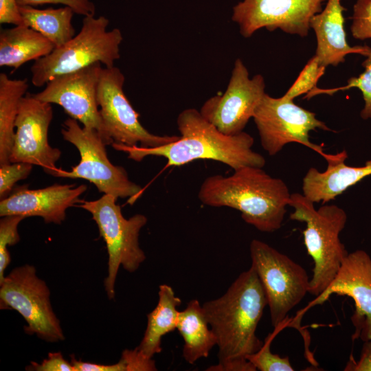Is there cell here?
<instances>
[{
    "mask_svg": "<svg viewBox=\"0 0 371 371\" xmlns=\"http://www.w3.org/2000/svg\"><path fill=\"white\" fill-rule=\"evenodd\" d=\"M125 77L115 67L102 68L97 102L105 129L114 142L130 146L154 148L177 141L178 135H157L146 130L139 121V113L127 99L123 87Z\"/></svg>",
    "mask_w": 371,
    "mask_h": 371,
    "instance_id": "obj_11",
    "label": "cell"
},
{
    "mask_svg": "<svg viewBox=\"0 0 371 371\" xmlns=\"http://www.w3.org/2000/svg\"><path fill=\"white\" fill-rule=\"evenodd\" d=\"M267 305L265 290L251 267L223 295L202 305L216 337L218 363L247 359L261 348L264 343L256 332Z\"/></svg>",
    "mask_w": 371,
    "mask_h": 371,
    "instance_id": "obj_3",
    "label": "cell"
},
{
    "mask_svg": "<svg viewBox=\"0 0 371 371\" xmlns=\"http://www.w3.org/2000/svg\"><path fill=\"white\" fill-rule=\"evenodd\" d=\"M49 290L36 275L34 266L25 265L14 269L0 283L1 309L19 313L27 326L26 333L35 334L49 342L65 339L60 322L53 311Z\"/></svg>",
    "mask_w": 371,
    "mask_h": 371,
    "instance_id": "obj_10",
    "label": "cell"
},
{
    "mask_svg": "<svg viewBox=\"0 0 371 371\" xmlns=\"http://www.w3.org/2000/svg\"><path fill=\"white\" fill-rule=\"evenodd\" d=\"M96 63L76 71L58 76L41 92L33 94L38 100L60 105L84 127L98 131L106 145L114 142L109 136L100 116L97 91L101 70Z\"/></svg>",
    "mask_w": 371,
    "mask_h": 371,
    "instance_id": "obj_13",
    "label": "cell"
},
{
    "mask_svg": "<svg viewBox=\"0 0 371 371\" xmlns=\"http://www.w3.org/2000/svg\"><path fill=\"white\" fill-rule=\"evenodd\" d=\"M344 10L340 0H328L324 10L311 19L310 27L317 38L315 55L325 67L344 63L349 54L366 57L371 54V48L367 45L350 47L348 44L344 27Z\"/></svg>",
    "mask_w": 371,
    "mask_h": 371,
    "instance_id": "obj_18",
    "label": "cell"
},
{
    "mask_svg": "<svg viewBox=\"0 0 371 371\" xmlns=\"http://www.w3.org/2000/svg\"><path fill=\"white\" fill-rule=\"evenodd\" d=\"M344 370L371 371V341H364L359 359L355 361L350 357Z\"/></svg>",
    "mask_w": 371,
    "mask_h": 371,
    "instance_id": "obj_36",
    "label": "cell"
},
{
    "mask_svg": "<svg viewBox=\"0 0 371 371\" xmlns=\"http://www.w3.org/2000/svg\"><path fill=\"white\" fill-rule=\"evenodd\" d=\"M71 363L74 371H126L124 361L120 360L113 365H103L77 360L71 357Z\"/></svg>",
    "mask_w": 371,
    "mask_h": 371,
    "instance_id": "obj_35",
    "label": "cell"
},
{
    "mask_svg": "<svg viewBox=\"0 0 371 371\" xmlns=\"http://www.w3.org/2000/svg\"><path fill=\"white\" fill-rule=\"evenodd\" d=\"M333 294L347 295L355 302L352 340L371 341V258L365 251L348 253L332 282L308 307L322 304Z\"/></svg>",
    "mask_w": 371,
    "mask_h": 371,
    "instance_id": "obj_16",
    "label": "cell"
},
{
    "mask_svg": "<svg viewBox=\"0 0 371 371\" xmlns=\"http://www.w3.org/2000/svg\"><path fill=\"white\" fill-rule=\"evenodd\" d=\"M23 25L41 34L53 43L55 48L60 47L75 36L71 19L74 10L64 6L59 8L37 9L32 6H19Z\"/></svg>",
    "mask_w": 371,
    "mask_h": 371,
    "instance_id": "obj_24",
    "label": "cell"
},
{
    "mask_svg": "<svg viewBox=\"0 0 371 371\" xmlns=\"http://www.w3.org/2000/svg\"><path fill=\"white\" fill-rule=\"evenodd\" d=\"M290 196L282 179L255 166L242 167L228 177L210 176L203 181L198 193L203 204L237 210L247 223L263 232L281 227Z\"/></svg>",
    "mask_w": 371,
    "mask_h": 371,
    "instance_id": "obj_2",
    "label": "cell"
},
{
    "mask_svg": "<svg viewBox=\"0 0 371 371\" xmlns=\"http://www.w3.org/2000/svg\"><path fill=\"white\" fill-rule=\"evenodd\" d=\"M117 199L104 194L94 201H81L78 207L88 211L96 223L108 253V273L104 280L109 299L115 296V282L120 266L128 272L135 271L146 260L139 245V235L147 218L137 214L129 218L123 216Z\"/></svg>",
    "mask_w": 371,
    "mask_h": 371,
    "instance_id": "obj_6",
    "label": "cell"
},
{
    "mask_svg": "<svg viewBox=\"0 0 371 371\" xmlns=\"http://www.w3.org/2000/svg\"><path fill=\"white\" fill-rule=\"evenodd\" d=\"M28 87L27 78L11 79L0 74V166L10 163L19 105Z\"/></svg>",
    "mask_w": 371,
    "mask_h": 371,
    "instance_id": "obj_23",
    "label": "cell"
},
{
    "mask_svg": "<svg viewBox=\"0 0 371 371\" xmlns=\"http://www.w3.org/2000/svg\"><path fill=\"white\" fill-rule=\"evenodd\" d=\"M350 30L354 38H371V0H357L353 7Z\"/></svg>",
    "mask_w": 371,
    "mask_h": 371,
    "instance_id": "obj_30",
    "label": "cell"
},
{
    "mask_svg": "<svg viewBox=\"0 0 371 371\" xmlns=\"http://www.w3.org/2000/svg\"><path fill=\"white\" fill-rule=\"evenodd\" d=\"M275 334L269 335L261 348L247 359L260 371H293L288 357H282L271 351L270 345Z\"/></svg>",
    "mask_w": 371,
    "mask_h": 371,
    "instance_id": "obj_28",
    "label": "cell"
},
{
    "mask_svg": "<svg viewBox=\"0 0 371 371\" xmlns=\"http://www.w3.org/2000/svg\"><path fill=\"white\" fill-rule=\"evenodd\" d=\"M27 370L35 371H74L71 363L66 361L61 352H50L41 363L32 361Z\"/></svg>",
    "mask_w": 371,
    "mask_h": 371,
    "instance_id": "obj_32",
    "label": "cell"
},
{
    "mask_svg": "<svg viewBox=\"0 0 371 371\" xmlns=\"http://www.w3.org/2000/svg\"><path fill=\"white\" fill-rule=\"evenodd\" d=\"M121 359L126 365V371L157 370L155 361L145 357L136 348L123 351Z\"/></svg>",
    "mask_w": 371,
    "mask_h": 371,
    "instance_id": "obj_33",
    "label": "cell"
},
{
    "mask_svg": "<svg viewBox=\"0 0 371 371\" xmlns=\"http://www.w3.org/2000/svg\"><path fill=\"white\" fill-rule=\"evenodd\" d=\"M289 205L294 209L290 218L306 223L304 242L314 264L308 293L317 297L332 282L348 254L339 238L347 214L336 205H323L317 210L313 201L300 193L291 194Z\"/></svg>",
    "mask_w": 371,
    "mask_h": 371,
    "instance_id": "obj_4",
    "label": "cell"
},
{
    "mask_svg": "<svg viewBox=\"0 0 371 371\" xmlns=\"http://www.w3.org/2000/svg\"><path fill=\"white\" fill-rule=\"evenodd\" d=\"M52 119L50 103L41 101L30 93L21 99L10 163L39 166L48 175L53 174L57 169L56 164L61 151L51 146L48 142V130Z\"/></svg>",
    "mask_w": 371,
    "mask_h": 371,
    "instance_id": "obj_15",
    "label": "cell"
},
{
    "mask_svg": "<svg viewBox=\"0 0 371 371\" xmlns=\"http://www.w3.org/2000/svg\"><path fill=\"white\" fill-rule=\"evenodd\" d=\"M0 23L23 25L16 0H0Z\"/></svg>",
    "mask_w": 371,
    "mask_h": 371,
    "instance_id": "obj_34",
    "label": "cell"
},
{
    "mask_svg": "<svg viewBox=\"0 0 371 371\" xmlns=\"http://www.w3.org/2000/svg\"><path fill=\"white\" fill-rule=\"evenodd\" d=\"M347 157L346 150L337 153L335 157L327 161L328 166L324 172L315 168H309L302 180V194L314 203L325 204L371 175V159L363 166L355 167L344 163Z\"/></svg>",
    "mask_w": 371,
    "mask_h": 371,
    "instance_id": "obj_19",
    "label": "cell"
},
{
    "mask_svg": "<svg viewBox=\"0 0 371 371\" xmlns=\"http://www.w3.org/2000/svg\"><path fill=\"white\" fill-rule=\"evenodd\" d=\"M326 67L314 55L301 71L294 83L282 96L289 100H293L302 94H306L316 87L319 79L324 74Z\"/></svg>",
    "mask_w": 371,
    "mask_h": 371,
    "instance_id": "obj_26",
    "label": "cell"
},
{
    "mask_svg": "<svg viewBox=\"0 0 371 371\" xmlns=\"http://www.w3.org/2000/svg\"><path fill=\"white\" fill-rule=\"evenodd\" d=\"M32 164L15 162L0 166V199L7 197L16 183L26 179L32 170Z\"/></svg>",
    "mask_w": 371,
    "mask_h": 371,
    "instance_id": "obj_29",
    "label": "cell"
},
{
    "mask_svg": "<svg viewBox=\"0 0 371 371\" xmlns=\"http://www.w3.org/2000/svg\"><path fill=\"white\" fill-rule=\"evenodd\" d=\"M19 6H36L48 3L63 4L71 8L75 14L91 16L95 15V7L90 0H16Z\"/></svg>",
    "mask_w": 371,
    "mask_h": 371,
    "instance_id": "obj_31",
    "label": "cell"
},
{
    "mask_svg": "<svg viewBox=\"0 0 371 371\" xmlns=\"http://www.w3.org/2000/svg\"><path fill=\"white\" fill-rule=\"evenodd\" d=\"M109 23L104 16H85L78 34L48 55L34 60L30 68L32 85L43 87L58 76L96 63L105 67H113L120 58V45L123 37L117 28L108 30Z\"/></svg>",
    "mask_w": 371,
    "mask_h": 371,
    "instance_id": "obj_5",
    "label": "cell"
},
{
    "mask_svg": "<svg viewBox=\"0 0 371 371\" xmlns=\"http://www.w3.org/2000/svg\"><path fill=\"white\" fill-rule=\"evenodd\" d=\"M54 48L47 38L27 25L3 29L0 33V66L15 71L30 60L48 55Z\"/></svg>",
    "mask_w": 371,
    "mask_h": 371,
    "instance_id": "obj_20",
    "label": "cell"
},
{
    "mask_svg": "<svg viewBox=\"0 0 371 371\" xmlns=\"http://www.w3.org/2000/svg\"><path fill=\"white\" fill-rule=\"evenodd\" d=\"M25 218L19 215L2 216L0 220V283L5 278L4 271L10 262L8 246L20 240L18 225Z\"/></svg>",
    "mask_w": 371,
    "mask_h": 371,
    "instance_id": "obj_27",
    "label": "cell"
},
{
    "mask_svg": "<svg viewBox=\"0 0 371 371\" xmlns=\"http://www.w3.org/2000/svg\"><path fill=\"white\" fill-rule=\"evenodd\" d=\"M158 295L157 305L147 315V327L142 341L136 348L150 359L161 351V337L177 328L180 312L177 307L181 303L172 288L167 284L159 286Z\"/></svg>",
    "mask_w": 371,
    "mask_h": 371,
    "instance_id": "obj_21",
    "label": "cell"
},
{
    "mask_svg": "<svg viewBox=\"0 0 371 371\" xmlns=\"http://www.w3.org/2000/svg\"><path fill=\"white\" fill-rule=\"evenodd\" d=\"M179 138L158 147L130 146L113 142L116 150L128 154V158L141 161L148 156L163 157L167 166H180L197 159H211L225 164L234 170L244 166L263 168L265 157L252 150L253 137L243 131L227 135L206 120L200 111L189 108L177 120Z\"/></svg>",
    "mask_w": 371,
    "mask_h": 371,
    "instance_id": "obj_1",
    "label": "cell"
},
{
    "mask_svg": "<svg viewBox=\"0 0 371 371\" xmlns=\"http://www.w3.org/2000/svg\"><path fill=\"white\" fill-rule=\"evenodd\" d=\"M365 70L357 77L348 79L347 85L336 88L321 89L317 87L307 93L304 98L309 99L319 94L333 95L340 91L348 90L350 88H357L362 93L365 106L361 111V117L363 120L371 119V54L362 63Z\"/></svg>",
    "mask_w": 371,
    "mask_h": 371,
    "instance_id": "obj_25",
    "label": "cell"
},
{
    "mask_svg": "<svg viewBox=\"0 0 371 371\" xmlns=\"http://www.w3.org/2000/svg\"><path fill=\"white\" fill-rule=\"evenodd\" d=\"M210 371H256L255 366L247 359L218 363L206 369Z\"/></svg>",
    "mask_w": 371,
    "mask_h": 371,
    "instance_id": "obj_37",
    "label": "cell"
},
{
    "mask_svg": "<svg viewBox=\"0 0 371 371\" xmlns=\"http://www.w3.org/2000/svg\"><path fill=\"white\" fill-rule=\"evenodd\" d=\"M324 0H243L233 8L232 19L245 38L265 27L304 37L311 18L322 12Z\"/></svg>",
    "mask_w": 371,
    "mask_h": 371,
    "instance_id": "obj_14",
    "label": "cell"
},
{
    "mask_svg": "<svg viewBox=\"0 0 371 371\" xmlns=\"http://www.w3.org/2000/svg\"><path fill=\"white\" fill-rule=\"evenodd\" d=\"M63 139L78 150L79 163L71 171L57 168L52 176L83 179L94 184L100 192L118 198L135 199L142 188L131 181L124 168L113 165L109 159L106 143L98 131L81 127L78 122L67 118L63 124Z\"/></svg>",
    "mask_w": 371,
    "mask_h": 371,
    "instance_id": "obj_7",
    "label": "cell"
},
{
    "mask_svg": "<svg viewBox=\"0 0 371 371\" xmlns=\"http://www.w3.org/2000/svg\"><path fill=\"white\" fill-rule=\"evenodd\" d=\"M87 189L85 184L56 183L36 190L28 189L27 185L17 186L1 200L0 216H40L47 223L60 224L66 210L80 203V196Z\"/></svg>",
    "mask_w": 371,
    "mask_h": 371,
    "instance_id": "obj_17",
    "label": "cell"
},
{
    "mask_svg": "<svg viewBox=\"0 0 371 371\" xmlns=\"http://www.w3.org/2000/svg\"><path fill=\"white\" fill-rule=\"evenodd\" d=\"M265 88L263 76L256 74L249 78L247 67L241 59L237 58L225 93L210 98L199 111L221 133L227 135L239 134L253 118L266 93Z\"/></svg>",
    "mask_w": 371,
    "mask_h": 371,
    "instance_id": "obj_12",
    "label": "cell"
},
{
    "mask_svg": "<svg viewBox=\"0 0 371 371\" xmlns=\"http://www.w3.org/2000/svg\"><path fill=\"white\" fill-rule=\"evenodd\" d=\"M249 249L251 267L265 290L272 326L281 328L291 310L308 293L309 278L301 265L263 241L252 240Z\"/></svg>",
    "mask_w": 371,
    "mask_h": 371,
    "instance_id": "obj_8",
    "label": "cell"
},
{
    "mask_svg": "<svg viewBox=\"0 0 371 371\" xmlns=\"http://www.w3.org/2000/svg\"><path fill=\"white\" fill-rule=\"evenodd\" d=\"M254 121L262 148L271 155L278 153L289 143L302 144L320 154L327 161L337 155L326 154L312 143L309 132L316 128L332 131L315 117V113L295 104L293 100L273 98L265 93L257 106Z\"/></svg>",
    "mask_w": 371,
    "mask_h": 371,
    "instance_id": "obj_9",
    "label": "cell"
},
{
    "mask_svg": "<svg viewBox=\"0 0 371 371\" xmlns=\"http://www.w3.org/2000/svg\"><path fill=\"white\" fill-rule=\"evenodd\" d=\"M177 329L183 337V357L188 363L207 357L216 345V337L197 300L189 302L187 307L179 312Z\"/></svg>",
    "mask_w": 371,
    "mask_h": 371,
    "instance_id": "obj_22",
    "label": "cell"
}]
</instances>
